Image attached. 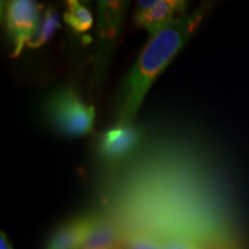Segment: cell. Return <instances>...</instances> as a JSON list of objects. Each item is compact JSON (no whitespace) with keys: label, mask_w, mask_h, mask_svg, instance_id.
Instances as JSON below:
<instances>
[{"label":"cell","mask_w":249,"mask_h":249,"mask_svg":"<svg viewBox=\"0 0 249 249\" xmlns=\"http://www.w3.org/2000/svg\"><path fill=\"white\" fill-rule=\"evenodd\" d=\"M200 20L198 11L186 14L150 37L124 81L117 124L133 126L152 82L181 50Z\"/></svg>","instance_id":"cell-1"},{"label":"cell","mask_w":249,"mask_h":249,"mask_svg":"<svg viewBox=\"0 0 249 249\" xmlns=\"http://www.w3.org/2000/svg\"><path fill=\"white\" fill-rule=\"evenodd\" d=\"M45 113L59 132L68 136H81L92 129L95 107L87 105L71 89H62L49 98Z\"/></svg>","instance_id":"cell-2"},{"label":"cell","mask_w":249,"mask_h":249,"mask_svg":"<svg viewBox=\"0 0 249 249\" xmlns=\"http://www.w3.org/2000/svg\"><path fill=\"white\" fill-rule=\"evenodd\" d=\"M40 9L42 6L31 0H12L6 6V29L13 43V58L18 57L38 31Z\"/></svg>","instance_id":"cell-3"},{"label":"cell","mask_w":249,"mask_h":249,"mask_svg":"<svg viewBox=\"0 0 249 249\" xmlns=\"http://www.w3.org/2000/svg\"><path fill=\"white\" fill-rule=\"evenodd\" d=\"M187 2L181 0H157L154 7L144 12H135L134 21L140 28H144L150 37L183 17Z\"/></svg>","instance_id":"cell-4"},{"label":"cell","mask_w":249,"mask_h":249,"mask_svg":"<svg viewBox=\"0 0 249 249\" xmlns=\"http://www.w3.org/2000/svg\"><path fill=\"white\" fill-rule=\"evenodd\" d=\"M140 141L139 130L128 124H116L99 138L98 150L104 158L116 160L123 158L138 145Z\"/></svg>","instance_id":"cell-5"},{"label":"cell","mask_w":249,"mask_h":249,"mask_svg":"<svg viewBox=\"0 0 249 249\" xmlns=\"http://www.w3.org/2000/svg\"><path fill=\"white\" fill-rule=\"evenodd\" d=\"M98 222L97 217L83 216L71 220L55 231L45 249H80Z\"/></svg>","instance_id":"cell-6"},{"label":"cell","mask_w":249,"mask_h":249,"mask_svg":"<svg viewBox=\"0 0 249 249\" xmlns=\"http://www.w3.org/2000/svg\"><path fill=\"white\" fill-rule=\"evenodd\" d=\"M124 235L116 223L98 218L95 229L80 249H124Z\"/></svg>","instance_id":"cell-7"},{"label":"cell","mask_w":249,"mask_h":249,"mask_svg":"<svg viewBox=\"0 0 249 249\" xmlns=\"http://www.w3.org/2000/svg\"><path fill=\"white\" fill-rule=\"evenodd\" d=\"M64 20L75 33H86L93 23L92 14L86 6L76 0L67 1V11L64 14Z\"/></svg>","instance_id":"cell-8"},{"label":"cell","mask_w":249,"mask_h":249,"mask_svg":"<svg viewBox=\"0 0 249 249\" xmlns=\"http://www.w3.org/2000/svg\"><path fill=\"white\" fill-rule=\"evenodd\" d=\"M59 28H60V21H59L58 12L52 7L48 8L40 21L38 31L28 46L30 49H38L46 44Z\"/></svg>","instance_id":"cell-9"},{"label":"cell","mask_w":249,"mask_h":249,"mask_svg":"<svg viewBox=\"0 0 249 249\" xmlns=\"http://www.w3.org/2000/svg\"><path fill=\"white\" fill-rule=\"evenodd\" d=\"M124 249H164V240L147 232H130L124 235Z\"/></svg>","instance_id":"cell-10"},{"label":"cell","mask_w":249,"mask_h":249,"mask_svg":"<svg viewBox=\"0 0 249 249\" xmlns=\"http://www.w3.org/2000/svg\"><path fill=\"white\" fill-rule=\"evenodd\" d=\"M164 249H201V247L189 239L174 236L164 240Z\"/></svg>","instance_id":"cell-11"},{"label":"cell","mask_w":249,"mask_h":249,"mask_svg":"<svg viewBox=\"0 0 249 249\" xmlns=\"http://www.w3.org/2000/svg\"><path fill=\"white\" fill-rule=\"evenodd\" d=\"M0 249H13L12 244L9 242L7 235L1 231L0 233Z\"/></svg>","instance_id":"cell-12"}]
</instances>
